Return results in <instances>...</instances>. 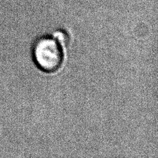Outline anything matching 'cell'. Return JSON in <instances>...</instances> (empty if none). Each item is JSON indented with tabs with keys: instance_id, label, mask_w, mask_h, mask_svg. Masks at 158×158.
<instances>
[{
	"instance_id": "obj_1",
	"label": "cell",
	"mask_w": 158,
	"mask_h": 158,
	"mask_svg": "<svg viewBox=\"0 0 158 158\" xmlns=\"http://www.w3.org/2000/svg\"><path fill=\"white\" fill-rule=\"evenodd\" d=\"M31 55L38 69L47 74L57 72L64 61L63 45L53 35H42L36 40Z\"/></svg>"
},
{
	"instance_id": "obj_2",
	"label": "cell",
	"mask_w": 158,
	"mask_h": 158,
	"mask_svg": "<svg viewBox=\"0 0 158 158\" xmlns=\"http://www.w3.org/2000/svg\"><path fill=\"white\" fill-rule=\"evenodd\" d=\"M57 40L60 42V43L63 45H65L68 43L69 41V36L68 34L63 30H58L53 33V35Z\"/></svg>"
}]
</instances>
